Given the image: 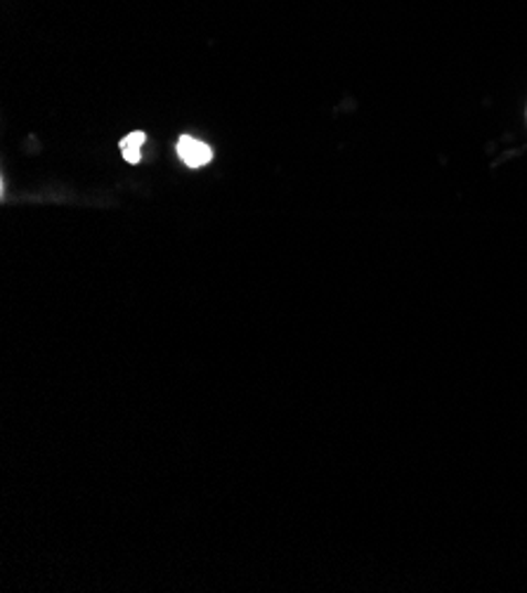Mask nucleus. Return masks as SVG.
Returning a JSON list of instances; mask_svg holds the SVG:
<instances>
[{
  "mask_svg": "<svg viewBox=\"0 0 527 593\" xmlns=\"http://www.w3.org/2000/svg\"><path fill=\"white\" fill-rule=\"evenodd\" d=\"M178 154L180 159H183L190 169H202L206 166V163L211 161V147L200 142V140H194L190 136H183L178 142Z\"/></svg>",
  "mask_w": 527,
  "mask_h": 593,
  "instance_id": "nucleus-1",
  "label": "nucleus"
},
{
  "mask_svg": "<svg viewBox=\"0 0 527 593\" xmlns=\"http://www.w3.org/2000/svg\"><path fill=\"white\" fill-rule=\"evenodd\" d=\"M147 136L144 133H133L121 140V150H123V157L128 163H138L140 161V147L144 144Z\"/></svg>",
  "mask_w": 527,
  "mask_h": 593,
  "instance_id": "nucleus-2",
  "label": "nucleus"
}]
</instances>
